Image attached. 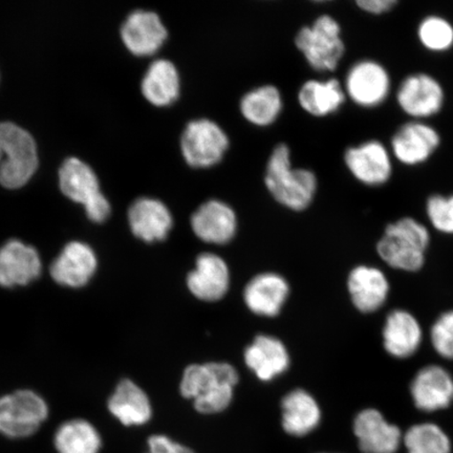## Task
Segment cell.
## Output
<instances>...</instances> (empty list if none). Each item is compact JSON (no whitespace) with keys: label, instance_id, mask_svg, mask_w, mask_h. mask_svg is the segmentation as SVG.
Segmentation results:
<instances>
[{"label":"cell","instance_id":"obj_15","mask_svg":"<svg viewBox=\"0 0 453 453\" xmlns=\"http://www.w3.org/2000/svg\"><path fill=\"white\" fill-rule=\"evenodd\" d=\"M322 423V411L313 395L296 389L280 402V424L288 438L303 440L317 433Z\"/></svg>","mask_w":453,"mask_h":453},{"label":"cell","instance_id":"obj_30","mask_svg":"<svg viewBox=\"0 0 453 453\" xmlns=\"http://www.w3.org/2000/svg\"><path fill=\"white\" fill-rule=\"evenodd\" d=\"M282 102L279 89L271 85L248 93L241 102L242 116L258 127H267L279 117Z\"/></svg>","mask_w":453,"mask_h":453},{"label":"cell","instance_id":"obj_9","mask_svg":"<svg viewBox=\"0 0 453 453\" xmlns=\"http://www.w3.org/2000/svg\"><path fill=\"white\" fill-rule=\"evenodd\" d=\"M390 88L392 81L388 70L375 60L356 62L345 78V93L364 109L381 105L388 99Z\"/></svg>","mask_w":453,"mask_h":453},{"label":"cell","instance_id":"obj_18","mask_svg":"<svg viewBox=\"0 0 453 453\" xmlns=\"http://www.w3.org/2000/svg\"><path fill=\"white\" fill-rule=\"evenodd\" d=\"M230 286V272L225 260L219 255H198L196 268L187 276V287L192 296L203 302H218L222 299Z\"/></svg>","mask_w":453,"mask_h":453},{"label":"cell","instance_id":"obj_12","mask_svg":"<svg viewBox=\"0 0 453 453\" xmlns=\"http://www.w3.org/2000/svg\"><path fill=\"white\" fill-rule=\"evenodd\" d=\"M344 163L353 177L366 186H382L392 178V156L378 140L349 147L345 151Z\"/></svg>","mask_w":453,"mask_h":453},{"label":"cell","instance_id":"obj_31","mask_svg":"<svg viewBox=\"0 0 453 453\" xmlns=\"http://www.w3.org/2000/svg\"><path fill=\"white\" fill-rule=\"evenodd\" d=\"M405 453H452L453 443L438 424L425 422L412 425L403 434Z\"/></svg>","mask_w":453,"mask_h":453},{"label":"cell","instance_id":"obj_20","mask_svg":"<svg viewBox=\"0 0 453 453\" xmlns=\"http://www.w3.org/2000/svg\"><path fill=\"white\" fill-rule=\"evenodd\" d=\"M411 390L413 403L418 411L445 410L453 401V379L443 367L430 365L417 373Z\"/></svg>","mask_w":453,"mask_h":453},{"label":"cell","instance_id":"obj_32","mask_svg":"<svg viewBox=\"0 0 453 453\" xmlns=\"http://www.w3.org/2000/svg\"><path fill=\"white\" fill-rule=\"evenodd\" d=\"M418 37L430 52H447L453 47V26L444 17H425L418 27Z\"/></svg>","mask_w":453,"mask_h":453},{"label":"cell","instance_id":"obj_27","mask_svg":"<svg viewBox=\"0 0 453 453\" xmlns=\"http://www.w3.org/2000/svg\"><path fill=\"white\" fill-rule=\"evenodd\" d=\"M180 88L177 67L166 59L152 62L142 81V93L146 100L160 107L173 104L179 98Z\"/></svg>","mask_w":453,"mask_h":453},{"label":"cell","instance_id":"obj_21","mask_svg":"<svg viewBox=\"0 0 453 453\" xmlns=\"http://www.w3.org/2000/svg\"><path fill=\"white\" fill-rule=\"evenodd\" d=\"M191 228L203 242L224 245L236 234V215L229 205L220 201H208L192 215Z\"/></svg>","mask_w":453,"mask_h":453},{"label":"cell","instance_id":"obj_19","mask_svg":"<svg viewBox=\"0 0 453 453\" xmlns=\"http://www.w3.org/2000/svg\"><path fill=\"white\" fill-rule=\"evenodd\" d=\"M126 47L135 56H150L161 49L167 30L160 17L150 11L138 10L130 14L121 27Z\"/></svg>","mask_w":453,"mask_h":453},{"label":"cell","instance_id":"obj_7","mask_svg":"<svg viewBox=\"0 0 453 453\" xmlns=\"http://www.w3.org/2000/svg\"><path fill=\"white\" fill-rule=\"evenodd\" d=\"M59 182L67 197L84 206L90 220L100 224L109 219L110 203L102 194L97 175L87 164L76 157L67 158L60 168Z\"/></svg>","mask_w":453,"mask_h":453},{"label":"cell","instance_id":"obj_35","mask_svg":"<svg viewBox=\"0 0 453 453\" xmlns=\"http://www.w3.org/2000/svg\"><path fill=\"white\" fill-rule=\"evenodd\" d=\"M144 453H196V451L166 434L154 433L146 439Z\"/></svg>","mask_w":453,"mask_h":453},{"label":"cell","instance_id":"obj_6","mask_svg":"<svg viewBox=\"0 0 453 453\" xmlns=\"http://www.w3.org/2000/svg\"><path fill=\"white\" fill-rule=\"evenodd\" d=\"M296 42L310 65L320 72L335 71L345 52L342 27L330 15H322L313 26L302 28Z\"/></svg>","mask_w":453,"mask_h":453},{"label":"cell","instance_id":"obj_10","mask_svg":"<svg viewBox=\"0 0 453 453\" xmlns=\"http://www.w3.org/2000/svg\"><path fill=\"white\" fill-rule=\"evenodd\" d=\"M353 434L359 453H399L403 433L375 409L361 411L353 421Z\"/></svg>","mask_w":453,"mask_h":453},{"label":"cell","instance_id":"obj_26","mask_svg":"<svg viewBox=\"0 0 453 453\" xmlns=\"http://www.w3.org/2000/svg\"><path fill=\"white\" fill-rule=\"evenodd\" d=\"M422 328L409 311L395 310L388 316L383 328V344L395 358H409L422 342Z\"/></svg>","mask_w":453,"mask_h":453},{"label":"cell","instance_id":"obj_11","mask_svg":"<svg viewBox=\"0 0 453 453\" xmlns=\"http://www.w3.org/2000/svg\"><path fill=\"white\" fill-rule=\"evenodd\" d=\"M445 93L437 79L418 73L406 77L396 90V102L407 116L415 119L434 117L443 109Z\"/></svg>","mask_w":453,"mask_h":453},{"label":"cell","instance_id":"obj_13","mask_svg":"<svg viewBox=\"0 0 453 453\" xmlns=\"http://www.w3.org/2000/svg\"><path fill=\"white\" fill-rule=\"evenodd\" d=\"M98 270L94 249L82 242L66 243L50 267L53 280L61 287L81 288L93 280Z\"/></svg>","mask_w":453,"mask_h":453},{"label":"cell","instance_id":"obj_16","mask_svg":"<svg viewBox=\"0 0 453 453\" xmlns=\"http://www.w3.org/2000/svg\"><path fill=\"white\" fill-rule=\"evenodd\" d=\"M440 144L437 129L418 121L403 124L390 142L396 161L406 166H416L428 161Z\"/></svg>","mask_w":453,"mask_h":453},{"label":"cell","instance_id":"obj_25","mask_svg":"<svg viewBox=\"0 0 453 453\" xmlns=\"http://www.w3.org/2000/svg\"><path fill=\"white\" fill-rule=\"evenodd\" d=\"M348 288L355 307L364 313H372L387 300L389 283L382 271L359 265L350 272Z\"/></svg>","mask_w":453,"mask_h":453},{"label":"cell","instance_id":"obj_4","mask_svg":"<svg viewBox=\"0 0 453 453\" xmlns=\"http://www.w3.org/2000/svg\"><path fill=\"white\" fill-rule=\"evenodd\" d=\"M38 167L35 141L24 128L0 123V184L17 189L26 185Z\"/></svg>","mask_w":453,"mask_h":453},{"label":"cell","instance_id":"obj_28","mask_svg":"<svg viewBox=\"0 0 453 453\" xmlns=\"http://www.w3.org/2000/svg\"><path fill=\"white\" fill-rule=\"evenodd\" d=\"M54 446L58 453H101L104 439L92 423L73 418L57 428Z\"/></svg>","mask_w":453,"mask_h":453},{"label":"cell","instance_id":"obj_36","mask_svg":"<svg viewBox=\"0 0 453 453\" xmlns=\"http://www.w3.org/2000/svg\"><path fill=\"white\" fill-rule=\"evenodd\" d=\"M356 4L365 13L382 15L392 11L398 2L396 0H358Z\"/></svg>","mask_w":453,"mask_h":453},{"label":"cell","instance_id":"obj_17","mask_svg":"<svg viewBox=\"0 0 453 453\" xmlns=\"http://www.w3.org/2000/svg\"><path fill=\"white\" fill-rule=\"evenodd\" d=\"M107 409L127 428H141L154 420V407L150 396L132 380H122L112 393Z\"/></svg>","mask_w":453,"mask_h":453},{"label":"cell","instance_id":"obj_5","mask_svg":"<svg viewBox=\"0 0 453 453\" xmlns=\"http://www.w3.org/2000/svg\"><path fill=\"white\" fill-rule=\"evenodd\" d=\"M49 405L31 389H19L0 396V434L26 439L35 434L48 420Z\"/></svg>","mask_w":453,"mask_h":453},{"label":"cell","instance_id":"obj_23","mask_svg":"<svg viewBox=\"0 0 453 453\" xmlns=\"http://www.w3.org/2000/svg\"><path fill=\"white\" fill-rule=\"evenodd\" d=\"M290 293L288 283L276 273H263L253 277L243 291V300L252 313L275 317L280 313Z\"/></svg>","mask_w":453,"mask_h":453},{"label":"cell","instance_id":"obj_37","mask_svg":"<svg viewBox=\"0 0 453 453\" xmlns=\"http://www.w3.org/2000/svg\"><path fill=\"white\" fill-rule=\"evenodd\" d=\"M317 453H340V452H328V451H321V452H317Z\"/></svg>","mask_w":453,"mask_h":453},{"label":"cell","instance_id":"obj_29","mask_svg":"<svg viewBox=\"0 0 453 453\" xmlns=\"http://www.w3.org/2000/svg\"><path fill=\"white\" fill-rule=\"evenodd\" d=\"M298 100L305 111L315 117L336 112L345 102V93L337 79L310 81L299 90Z\"/></svg>","mask_w":453,"mask_h":453},{"label":"cell","instance_id":"obj_33","mask_svg":"<svg viewBox=\"0 0 453 453\" xmlns=\"http://www.w3.org/2000/svg\"><path fill=\"white\" fill-rule=\"evenodd\" d=\"M426 212L430 223L441 234H453V195H434L428 198Z\"/></svg>","mask_w":453,"mask_h":453},{"label":"cell","instance_id":"obj_1","mask_svg":"<svg viewBox=\"0 0 453 453\" xmlns=\"http://www.w3.org/2000/svg\"><path fill=\"white\" fill-rule=\"evenodd\" d=\"M239 373L225 362L192 365L186 368L180 390L183 398L194 401V409L203 417L220 415L234 401Z\"/></svg>","mask_w":453,"mask_h":453},{"label":"cell","instance_id":"obj_14","mask_svg":"<svg viewBox=\"0 0 453 453\" xmlns=\"http://www.w3.org/2000/svg\"><path fill=\"white\" fill-rule=\"evenodd\" d=\"M41 254L19 240H10L0 247V287L13 288L30 285L41 277Z\"/></svg>","mask_w":453,"mask_h":453},{"label":"cell","instance_id":"obj_8","mask_svg":"<svg viewBox=\"0 0 453 453\" xmlns=\"http://www.w3.org/2000/svg\"><path fill=\"white\" fill-rule=\"evenodd\" d=\"M229 140L217 123L201 119L186 127L180 139V150L191 167L207 168L222 160Z\"/></svg>","mask_w":453,"mask_h":453},{"label":"cell","instance_id":"obj_2","mask_svg":"<svg viewBox=\"0 0 453 453\" xmlns=\"http://www.w3.org/2000/svg\"><path fill=\"white\" fill-rule=\"evenodd\" d=\"M265 182L277 202L296 211L310 206L317 190L313 173L291 167L290 150L286 144L277 146L271 155Z\"/></svg>","mask_w":453,"mask_h":453},{"label":"cell","instance_id":"obj_24","mask_svg":"<svg viewBox=\"0 0 453 453\" xmlns=\"http://www.w3.org/2000/svg\"><path fill=\"white\" fill-rule=\"evenodd\" d=\"M245 362L259 380L269 382L290 365V356L280 339L259 335L245 350Z\"/></svg>","mask_w":453,"mask_h":453},{"label":"cell","instance_id":"obj_34","mask_svg":"<svg viewBox=\"0 0 453 453\" xmlns=\"http://www.w3.org/2000/svg\"><path fill=\"white\" fill-rule=\"evenodd\" d=\"M432 342L437 353L453 359V311L439 317L432 328Z\"/></svg>","mask_w":453,"mask_h":453},{"label":"cell","instance_id":"obj_3","mask_svg":"<svg viewBox=\"0 0 453 453\" xmlns=\"http://www.w3.org/2000/svg\"><path fill=\"white\" fill-rule=\"evenodd\" d=\"M429 241L426 226L415 219L403 218L387 226L377 250L390 267L413 272L423 267Z\"/></svg>","mask_w":453,"mask_h":453},{"label":"cell","instance_id":"obj_22","mask_svg":"<svg viewBox=\"0 0 453 453\" xmlns=\"http://www.w3.org/2000/svg\"><path fill=\"white\" fill-rule=\"evenodd\" d=\"M128 223L135 237L155 242L166 239L173 219L165 203L156 198L141 197L129 208Z\"/></svg>","mask_w":453,"mask_h":453}]
</instances>
